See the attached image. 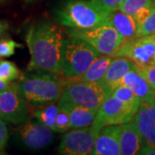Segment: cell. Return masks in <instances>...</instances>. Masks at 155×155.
<instances>
[{
  "instance_id": "obj_29",
  "label": "cell",
  "mask_w": 155,
  "mask_h": 155,
  "mask_svg": "<svg viewBox=\"0 0 155 155\" xmlns=\"http://www.w3.org/2000/svg\"><path fill=\"white\" fill-rule=\"evenodd\" d=\"M153 5L151 6H148V7H144L142 9H140V11H137V13L134 16V18L135 20V22L138 25V28L145 22V20L147 18V17L149 16L150 12L152 11V7H153Z\"/></svg>"
},
{
  "instance_id": "obj_33",
  "label": "cell",
  "mask_w": 155,
  "mask_h": 155,
  "mask_svg": "<svg viewBox=\"0 0 155 155\" xmlns=\"http://www.w3.org/2000/svg\"><path fill=\"white\" fill-rule=\"evenodd\" d=\"M6 28V23L0 21V34L2 33L5 29Z\"/></svg>"
},
{
  "instance_id": "obj_7",
  "label": "cell",
  "mask_w": 155,
  "mask_h": 155,
  "mask_svg": "<svg viewBox=\"0 0 155 155\" xmlns=\"http://www.w3.org/2000/svg\"><path fill=\"white\" fill-rule=\"evenodd\" d=\"M113 57L127 58L138 69L149 67L155 63V39L144 35L123 40Z\"/></svg>"
},
{
  "instance_id": "obj_28",
  "label": "cell",
  "mask_w": 155,
  "mask_h": 155,
  "mask_svg": "<svg viewBox=\"0 0 155 155\" xmlns=\"http://www.w3.org/2000/svg\"><path fill=\"white\" fill-rule=\"evenodd\" d=\"M109 12L117 11L124 0H95Z\"/></svg>"
},
{
  "instance_id": "obj_9",
  "label": "cell",
  "mask_w": 155,
  "mask_h": 155,
  "mask_svg": "<svg viewBox=\"0 0 155 155\" xmlns=\"http://www.w3.org/2000/svg\"><path fill=\"white\" fill-rule=\"evenodd\" d=\"M28 104L18 91L17 84H13L10 88L0 92V117L14 124H22L30 114Z\"/></svg>"
},
{
  "instance_id": "obj_5",
  "label": "cell",
  "mask_w": 155,
  "mask_h": 155,
  "mask_svg": "<svg viewBox=\"0 0 155 155\" xmlns=\"http://www.w3.org/2000/svg\"><path fill=\"white\" fill-rule=\"evenodd\" d=\"M101 55L84 39L69 35L64 39L61 52L63 77L73 78L85 72L92 62Z\"/></svg>"
},
{
  "instance_id": "obj_6",
  "label": "cell",
  "mask_w": 155,
  "mask_h": 155,
  "mask_svg": "<svg viewBox=\"0 0 155 155\" xmlns=\"http://www.w3.org/2000/svg\"><path fill=\"white\" fill-rule=\"evenodd\" d=\"M68 35L78 36L86 41L101 55L113 57L120 48L123 38L118 31L109 22L97 28L87 30H79L68 28Z\"/></svg>"
},
{
  "instance_id": "obj_37",
  "label": "cell",
  "mask_w": 155,
  "mask_h": 155,
  "mask_svg": "<svg viewBox=\"0 0 155 155\" xmlns=\"http://www.w3.org/2000/svg\"><path fill=\"white\" fill-rule=\"evenodd\" d=\"M151 1H152L153 3H155V0H151Z\"/></svg>"
},
{
  "instance_id": "obj_19",
  "label": "cell",
  "mask_w": 155,
  "mask_h": 155,
  "mask_svg": "<svg viewBox=\"0 0 155 155\" xmlns=\"http://www.w3.org/2000/svg\"><path fill=\"white\" fill-rule=\"evenodd\" d=\"M134 66L132 61L125 57H113L110 66L107 69L102 82L114 89L116 87L122 77Z\"/></svg>"
},
{
  "instance_id": "obj_26",
  "label": "cell",
  "mask_w": 155,
  "mask_h": 155,
  "mask_svg": "<svg viewBox=\"0 0 155 155\" xmlns=\"http://www.w3.org/2000/svg\"><path fill=\"white\" fill-rule=\"evenodd\" d=\"M56 132H66L71 128L70 117L67 111L59 108V111L55 120Z\"/></svg>"
},
{
  "instance_id": "obj_30",
  "label": "cell",
  "mask_w": 155,
  "mask_h": 155,
  "mask_svg": "<svg viewBox=\"0 0 155 155\" xmlns=\"http://www.w3.org/2000/svg\"><path fill=\"white\" fill-rule=\"evenodd\" d=\"M9 138L8 128L4 119L0 117V150H4Z\"/></svg>"
},
{
  "instance_id": "obj_24",
  "label": "cell",
  "mask_w": 155,
  "mask_h": 155,
  "mask_svg": "<svg viewBox=\"0 0 155 155\" xmlns=\"http://www.w3.org/2000/svg\"><path fill=\"white\" fill-rule=\"evenodd\" d=\"M153 33H155V3L153 5L149 16L138 28L137 36L152 35Z\"/></svg>"
},
{
  "instance_id": "obj_18",
  "label": "cell",
  "mask_w": 155,
  "mask_h": 155,
  "mask_svg": "<svg viewBox=\"0 0 155 155\" xmlns=\"http://www.w3.org/2000/svg\"><path fill=\"white\" fill-rule=\"evenodd\" d=\"M113 57L100 55L95 60L89 68L82 74L73 78H65L71 81H82V82H102L105 75L107 69L110 66Z\"/></svg>"
},
{
  "instance_id": "obj_14",
  "label": "cell",
  "mask_w": 155,
  "mask_h": 155,
  "mask_svg": "<svg viewBox=\"0 0 155 155\" xmlns=\"http://www.w3.org/2000/svg\"><path fill=\"white\" fill-rule=\"evenodd\" d=\"M120 84L130 89L140 101L153 99L154 89L152 88L135 65L122 77Z\"/></svg>"
},
{
  "instance_id": "obj_22",
  "label": "cell",
  "mask_w": 155,
  "mask_h": 155,
  "mask_svg": "<svg viewBox=\"0 0 155 155\" xmlns=\"http://www.w3.org/2000/svg\"><path fill=\"white\" fill-rule=\"evenodd\" d=\"M22 78V72L15 63L8 61H0V78L11 82Z\"/></svg>"
},
{
  "instance_id": "obj_15",
  "label": "cell",
  "mask_w": 155,
  "mask_h": 155,
  "mask_svg": "<svg viewBox=\"0 0 155 155\" xmlns=\"http://www.w3.org/2000/svg\"><path fill=\"white\" fill-rule=\"evenodd\" d=\"M144 141L140 133L132 121L121 125L120 149L121 154H138V152Z\"/></svg>"
},
{
  "instance_id": "obj_2",
  "label": "cell",
  "mask_w": 155,
  "mask_h": 155,
  "mask_svg": "<svg viewBox=\"0 0 155 155\" xmlns=\"http://www.w3.org/2000/svg\"><path fill=\"white\" fill-rule=\"evenodd\" d=\"M110 13L95 0H66L54 16L65 27L87 30L108 23Z\"/></svg>"
},
{
  "instance_id": "obj_34",
  "label": "cell",
  "mask_w": 155,
  "mask_h": 155,
  "mask_svg": "<svg viewBox=\"0 0 155 155\" xmlns=\"http://www.w3.org/2000/svg\"><path fill=\"white\" fill-rule=\"evenodd\" d=\"M0 154H5V153H4L3 150H0Z\"/></svg>"
},
{
  "instance_id": "obj_16",
  "label": "cell",
  "mask_w": 155,
  "mask_h": 155,
  "mask_svg": "<svg viewBox=\"0 0 155 155\" xmlns=\"http://www.w3.org/2000/svg\"><path fill=\"white\" fill-rule=\"evenodd\" d=\"M58 107L67 111L70 117L71 128H80L91 126L97 111L91 109L74 105L68 103H58Z\"/></svg>"
},
{
  "instance_id": "obj_25",
  "label": "cell",
  "mask_w": 155,
  "mask_h": 155,
  "mask_svg": "<svg viewBox=\"0 0 155 155\" xmlns=\"http://www.w3.org/2000/svg\"><path fill=\"white\" fill-rule=\"evenodd\" d=\"M22 44L17 43L13 40L2 39L0 40V58H6L13 55L17 48H22Z\"/></svg>"
},
{
  "instance_id": "obj_21",
  "label": "cell",
  "mask_w": 155,
  "mask_h": 155,
  "mask_svg": "<svg viewBox=\"0 0 155 155\" xmlns=\"http://www.w3.org/2000/svg\"><path fill=\"white\" fill-rule=\"evenodd\" d=\"M112 96L122 101V103L131 109L135 113L138 110V107L140 104V100L136 95L130 89L124 84H118L112 91Z\"/></svg>"
},
{
  "instance_id": "obj_36",
  "label": "cell",
  "mask_w": 155,
  "mask_h": 155,
  "mask_svg": "<svg viewBox=\"0 0 155 155\" xmlns=\"http://www.w3.org/2000/svg\"><path fill=\"white\" fill-rule=\"evenodd\" d=\"M153 35V38L155 39V33H153V35Z\"/></svg>"
},
{
  "instance_id": "obj_12",
  "label": "cell",
  "mask_w": 155,
  "mask_h": 155,
  "mask_svg": "<svg viewBox=\"0 0 155 155\" xmlns=\"http://www.w3.org/2000/svg\"><path fill=\"white\" fill-rule=\"evenodd\" d=\"M131 121L141 134L144 143L155 147V100L140 101Z\"/></svg>"
},
{
  "instance_id": "obj_23",
  "label": "cell",
  "mask_w": 155,
  "mask_h": 155,
  "mask_svg": "<svg viewBox=\"0 0 155 155\" xmlns=\"http://www.w3.org/2000/svg\"><path fill=\"white\" fill-rule=\"evenodd\" d=\"M153 4L151 0H124L118 10L134 17L140 9L151 6Z\"/></svg>"
},
{
  "instance_id": "obj_1",
  "label": "cell",
  "mask_w": 155,
  "mask_h": 155,
  "mask_svg": "<svg viewBox=\"0 0 155 155\" xmlns=\"http://www.w3.org/2000/svg\"><path fill=\"white\" fill-rule=\"evenodd\" d=\"M25 40L30 54L28 70H44L63 76L61 52L64 37L61 28L48 21H37L29 26Z\"/></svg>"
},
{
  "instance_id": "obj_31",
  "label": "cell",
  "mask_w": 155,
  "mask_h": 155,
  "mask_svg": "<svg viewBox=\"0 0 155 155\" xmlns=\"http://www.w3.org/2000/svg\"><path fill=\"white\" fill-rule=\"evenodd\" d=\"M138 154H147V155H155V147L152 145L143 143L141 147L140 148Z\"/></svg>"
},
{
  "instance_id": "obj_13",
  "label": "cell",
  "mask_w": 155,
  "mask_h": 155,
  "mask_svg": "<svg viewBox=\"0 0 155 155\" xmlns=\"http://www.w3.org/2000/svg\"><path fill=\"white\" fill-rule=\"evenodd\" d=\"M121 125L105 126L100 130L96 140L94 155H120Z\"/></svg>"
},
{
  "instance_id": "obj_4",
  "label": "cell",
  "mask_w": 155,
  "mask_h": 155,
  "mask_svg": "<svg viewBox=\"0 0 155 155\" xmlns=\"http://www.w3.org/2000/svg\"><path fill=\"white\" fill-rule=\"evenodd\" d=\"M63 89L60 103H68L97 111L113 89L103 82L71 81L62 78Z\"/></svg>"
},
{
  "instance_id": "obj_11",
  "label": "cell",
  "mask_w": 155,
  "mask_h": 155,
  "mask_svg": "<svg viewBox=\"0 0 155 155\" xmlns=\"http://www.w3.org/2000/svg\"><path fill=\"white\" fill-rule=\"evenodd\" d=\"M22 143L32 150H40L49 146L54 140L53 130L39 121H26L19 128Z\"/></svg>"
},
{
  "instance_id": "obj_35",
  "label": "cell",
  "mask_w": 155,
  "mask_h": 155,
  "mask_svg": "<svg viewBox=\"0 0 155 155\" xmlns=\"http://www.w3.org/2000/svg\"><path fill=\"white\" fill-rule=\"evenodd\" d=\"M153 99L155 100V89H154V93H153Z\"/></svg>"
},
{
  "instance_id": "obj_8",
  "label": "cell",
  "mask_w": 155,
  "mask_h": 155,
  "mask_svg": "<svg viewBox=\"0 0 155 155\" xmlns=\"http://www.w3.org/2000/svg\"><path fill=\"white\" fill-rule=\"evenodd\" d=\"M100 130L94 126L73 128L63 135L58 148L60 154H92Z\"/></svg>"
},
{
  "instance_id": "obj_20",
  "label": "cell",
  "mask_w": 155,
  "mask_h": 155,
  "mask_svg": "<svg viewBox=\"0 0 155 155\" xmlns=\"http://www.w3.org/2000/svg\"><path fill=\"white\" fill-rule=\"evenodd\" d=\"M58 111V105H56L54 103H51L44 105L35 106L32 111V115L41 123L56 132L55 120Z\"/></svg>"
},
{
  "instance_id": "obj_3",
  "label": "cell",
  "mask_w": 155,
  "mask_h": 155,
  "mask_svg": "<svg viewBox=\"0 0 155 155\" xmlns=\"http://www.w3.org/2000/svg\"><path fill=\"white\" fill-rule=\"evenodd\" d=\"M36 71L20 79L17 84L20 94L35 107L59 101L63 89L62 78L48 71Z\"/></svg>"
},
{
  "instance_id": "obj_10",
  "label": "cell",
  "mask_w": 155,
  "mask_h": 155,
  "mask_svg": "<svg viewBox=\"0 0 155 155\" xmlns=\"http://www.w3.org/2000/svg\"><path fill=\"white\" fill-rule=\"evenodd\" d=\"M135 112L114 96H109L97 110L95 116L94 126L98 130L105 126L122 125L133 119Z\"/></svg>"
},
{
  "instance_id": "obj_17",
  "label": "cell",
  "mask_w": 155,
  "mask_h": 155,
  "mask_svg": "<svg viewBox=\"0 0 155 155\" xmlns=\"http://www.w3.org/2000/svg\"><path fill=\"white\" fill-rule=\"evenodd\" d=\"M109 23L116 28L123 40L134 38L137 36L138 25L132 16L122 11H112L109 16Z\"/></svg>"
},
{
  "instance_id": "obj_27",
  "label": "cell",
  "mask_w": 155,
  "mask_h": 155,
  "mask_svg": "<svg viewBox=\"0 0 155 155\" xmlns=\"http://www.w3.org/2000/svg\"><path fill=\"white\" fill-rule=\"evenodd\" d=\"M152 88L155 89V63L149 67L139 69Z\"/></svg>"
},
{
  "instance_id": "obj_32",
  "label": "cell",
  "mask_w": 155,
  "mask_h": 155,
  "mask_svg": "<svg viewBox=\"0 0 155 155\" xmlns=\"http://www.w3.org/2000/svg\"><path fill=\"white\" fill-rule=\"evenodd\" d=\"M13 84L11 82H8V81H5L2 78H0V92L5 91L7 89H9L12 85Z\"/></svg>"
}]
</instances>
